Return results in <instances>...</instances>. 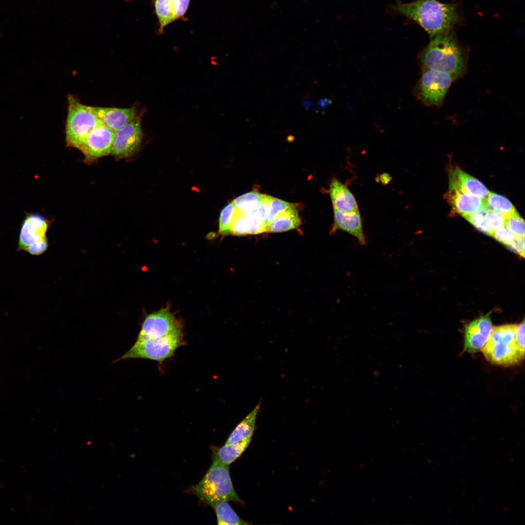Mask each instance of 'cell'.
Wrapping results in <instances>:
<instances>
[{"mask_svg":"<svg viewBox=\"0 0 525 525\" xmlns=\"http://www.w3.org/2000/svg\"><path fill=\"white\" fill-rule=\"evenodd\" d=\"M490 236L506 245L511 243L515 239L512 233L505 225L493 230Z\"/></svg>","mask_w":525,"mask_h":525,"instance_id":"obj_32","label":"cell"},{"mask_svg":"<svg viewBox=\"0 0 525 525\" xmlns=\"http://www.w3.org/2000/svg\"><path fill=\"white\" fill-rule=\"evenodd\" d=\"M424 70L449 74L455 79L463 75L467 67V53L451 31L437 35L420 52Z\"/></svg>","mask_w":525,"mask_h":525,"instance_id":"obj_2","label":"cell"},{"mask_svg":"<svg viewBox=\"0 0 525 525\" xmlns=\"http://www.w3.org/2000/svg\"><path fill=\"white\" fill-rule=\"evenodd\" d=\"M295 206H296L295 204L272 197L268 208L267 219L268 227L279 214L288 208Z\"/></svg>","mask_w":525,"mask_h":525,"instance_id":"obj_28","label":"cell"},{"mask_svg":"<svg viewBox=\"0 0 525 525\" xmlns=\"http://www.w3.org/2000/svg\"><path fill=\"white\" fill-rule=\"evenodd\" d=\"M183 344L180 326L165 336L152 339L137 340L124 355L116 360L143 358L162 362L171 357Z\"/></svg>","mask_w":525,"mask_h":525,"instance_id":"obj_6","label":"cell"},{"mask_svg":"<svg viewBox=\"0 0 525 525\" xmlns=\"http://www.w3.org/2000/svg\"><path fill=\"white\" fill-rule=\"evenodd\" d=\"M380 179L383 184H386L391 180V177L389 174L383 173L380 175Z\"/></svg>","mask_w":525,"mask_h":525,"instance_id":"obj_36","label":"cell"},{"mask_svg":"<svg viewBox=\"0 0 525 525\" xmlns=\"http://www.w3.org/2000/svg\"><path fill=\"white\" fill-rule=\"evenodd\" d=\"M517 324H506L493 328L482 349L486 359L492 364L509 367L522 362L525 353L515 342Z\"/></svg>","mask_w":525,"mask_h":525,"instance_id":"obj_4","label":"cell"},{"mask_svg":"<svg viewBox=\"0 0 525 525\" xmlns=\"http://www.w3.org/2000/svg\"><path fill=\"white\" fill-rule=\"evenodd\" d=\"M249 436L242 441L225 444L219 448H213V458L221 463L229 465L238 458L249 445L251 438Z\"/></svg>","mask_w":525,"mask_h":525,"instance_id":"obj_18","label":"cell"},{"mask_svg":"<svg viewBox=\"0 0 525 525\" xmlns=\"http://www.w3.org/2000/svg\"><path fill=\"white\" fill-rule=\"evenodd\" d=\"M489 209L485 207L477 211L464 217L468 221L479 231L490 236L491 232L487 227L486 221Z\"/></svg>","mask_w":525,"mask_h":525,"instance_id":"obj_27","label":"cell"},{"mask_svg":"<svg viewBox=\"0 0 525 525\" xmlns=\"http://www.w3.org/2000/svg\"><path fill=\"white\" fill-rule=\"evenodd\" d=\"M115 132L101 121L89 133L80 149L88 161L111 153Z\"/></svg>","mask_w":525,"mask_h":525,"instance_id":"obj_9","label":"cell"},{"mask_svg":"<svg viewBox=\"0 0 525 525\" xmlns=\"http://www.w3.org/2000/svg\"><path fill=\"white\" fill-rule=\"evenodd\" d=\"M449 188L484 199H486L489 192L482 182L458 167H454L449 171Z\"/></svg>","mask_w":525,"mask_h":525,"instance_id":"obj_14","label":"cell"},{"mask_svg":"<svg viewBox=\"0 0 525 525\" xmlns=\"http://www.w3.org/2000/svg\"><path fill=\"white\" fill-rule=\"evenodd\" d=\"M259 402L254 409L235 427L230 434L225 444L236 443L252 436L257 414L260 410Z\"/></svg>","mask_w":525,"mask_h":525,"instance_id":"obj_20","label":"cell"},{"mask_svg":"<svg viewBox=\"0 0 525 525\" xmlns=\"http://www.w3.org/2000/svg\"><path fill=\"white\" fill-rule=\"evenodd\" d=\"M300 224V218L295 206L279 214L268 225L267 232L286 231L298 228Z\"/></svg>","mask_w":525,"mask_h":525,"instance_id":"obj_19","label":"cell"},{"mask_svg":"<svg viewBox=\"0 0 525 525\" xmlns=\"http://www.w3.org/2000/svg\"><path fill=\"white\" fill-rule=\"evenodd\" d=\"M455 79L447 73L424 70L414 90V94L425 105L439 106Z\"/></svg>","mask_w":525,"mask_h":525,"instance_id":"obj_7","label":"cell"},{"mask_svg":"<svg viewBox=\"0 0 525 525\" xmlns=\"http://www.w3.org/2000/svg\"><path fill=\"white\" fill-rule=\"evenodd\" d=\"M188 490L203 503L211 507L221 501L244 504L236 492L229 473V465L215 460L202 479Z\"/></svg>","mask_w":525,"mask_h":525,"instance_id":"obj_3","label":"cell"},{"mask_svg":"<svg viewBox=\"0 0 525 525\" xmlns=\"http://www.w3.org/2000/svg\"><path fill=\"white\" fill-rule=\"evenodd\" d=\"M389 12L415 22L431 38L451 31L462 19L459 5L438 0H415L403 3L398 0L388 6Z\"/></svg>","mask_w":525,"mask_h":525,"instance_id":"obj_1","label":"cell"},{"mask_svg":"<svg viewBox=\"0 0 525 525\" xmlns=\"http://www.w3.org/2000/svg\"><path fill=\"white\" fill-rule=\"evenodd\" d=\"M212 507L215 511L218 525L249 524L238 516L227 501L219 502Z\"/></svg>","mask_w":525,"mask_h":525,"instance_id":"obj_21","label":"cell"},{"mask_svg":"<svg viewBox=\"0 0 525 525\" xmlns=\"http://www.w3.org/2000/svg\"><path fill=\"white\" fill-rule=\"evenodd\" d=\"M493 329L489 314L481 316L468 324L465 327L463 350L476 352L482 350Z\"/></svg>","mask_w":525,"mask_h":525,"instance_id":"obj_11","label":"cell"},{"mask_svg":"<svg viewBox=\"0 0 525 525\" xmlns=\"http://www.w3.org/2000/svg\"><path fill=\"white\" fill-rule=\"evenodd\" d=\"M230 233L236 235L248 234L246 215L239 210L231 224L230 228Z\"/></svg>","mask_w":525,"mask_h":525,"instance_id":"obj_30","label":"cell"},{"mask_svg":"<svg viewBox=\"0 0 525 525\" xmlns=\"http://www.w3.org/2000/svg\"><path fill=\"white\" fill-rule=\"evenodd\" d=\"M486 201L489 209L499 212L504 215L506 218L516 211L515 207L509 200L496 193L489 192Z\"/></svg>","mask_w":525,"mask_h":525,"instance_id":"obj_24","label":"cell"},{"mask_svg":"<svg viewBox=\"0 0 525 525\" xmlns=\"http://www.w3.org/2000/svg\"><path fill=\"white\" fill-rule=\"evenodd\" d=\"M100 122L92 106L81 103L71 94L68 96L65 131L68 145L80 149L89 133Z\"/></svg>","mask_w":525,"mask_h":525,"instance_id":"obj_5","label":"cell"},{"mask_svg":"<svg viewBox=\"0 0 525 525\" xmlns=\"http://www.w3.org/2000/svg\"><path fill=\"white\" fill-rule=\"evenodd\" d=\"M264 195L256 192H250L238 196L233 202L239 211L247 215L256 209Z\"/></svg>","mask_w":525,"mask_h":525,"instance_id":"obj_23","label":"cell"},{"mask_svg":"<svg viewBox=\"0 0 525 525\" xmlns=\"http://www.w3.org/2000/svg\"><path fill=\"white\" fill-rule=\"evenodd\" d=\"M525 238L522 239H514V241L507 246L514 252L519 254L521 257L525 256Z\"/></svg>","mask_w":525,"mask_h":525,"instance_id":"obj_35","label":"cell"},{"mask_svg":"<svg viewBox=\"0 0 525 525\" xmlns=\"http://www.w3.org/2000/svg\"><path fill=\"white\" fill-rule=\"evenodd\" d=\"M246 215L248 234H257L268 231L267 223L259 218L253 211Z\"/></svg>","mask_w":525,"mask_h":525,"instance_id":"obj_29","label":"cell"},{"mask_svg":"<svg viewBox=\"0 0 525 525\" xmlns=\"http://www.w3.org/2000/svg\"><path fill=\"white\" fill-rule=\"evenodd\" d=\"M190 0H173L174 20L183 18L188 8Z\"/></svg>","mask_w":525,"mask_h":525,"instance_id":"obj_33","label":"cell"},{"mask_svg":"<svg viewBox=\"0 0 525 525\" xmlns=\"http://www.w3.org/2000/svg\"><path fill=\"white\" fill-rule=\"evenodd\" d=\"M92 107L100 120L115 132L130 122L137 115L135 106L129 108Z\"/></svg>","mask_w":525,"mask_h":525,"instance_id":"obj_15","label":"cell"},{"mask_svg":"<svg viewBox=\"0 0 525 525\" xmlns=\"http://www.w3.org/2000/svg\"><path fill=\"white\" fill-rule=\"evenodd\" d=\"M141 116L137 114L130 122L115 132L111 154L118 158L134 155L140 148L142 138Z\"/></svg>","mask_w":525,"mask_h":525,"instance_id":"obj_8","label":"cell"},{"mask_svg":"<svg viewBox=\"0 0 525 525\" xmlns=\"http://www.w3.org/2000/svg\"><path fill=\"white\" fill-rule=\"evenodd\" d=\"M446 198L455 212L464 217L487 206L486 199L449 188Z\"/></svg>","mask_w":525,"mask_h":525,"instance_id":"obj_16","label":"cell"},{"mask_svg":"<svg viewBox=\"0 0 525 525\" xmlns=\"http://www.w3.org/2000/svg\"><path fill=\"white\" fill-rule=\"evenodd\" d=\"M505 225L515 239L525 238V222L517 211L506 218Z\"/></svg>","mask_w":525,"mask_h":525,"instance_id":"obj_26","label":"cell"},{"mask_svg":"<svg viewBox=\"0 0 525 525\" xmlns=\"http://www.w3.org/2000/svg\"><path fill=\"white\" fill-rule=\"evenodd\" d=\"M179 326L174 315L167 308H163L146 317L137 340L160 337Z\"/></svg>","mask_w":525,"mask_h":525,"instance_id":"obj_10","label":"cell"},{"mask_svg":"<svg viewBox=\"0 0 525 525\" xmlns=\"http://www.w3.org/2000/svg\"><path fill=\"white\" fill-rule=\"evenodd\" d=\"M155 10L158 18V32L163 33L165 27L175 21L173 11V0H155Z\"/></svg>","mask_w":525,"mask_h":525,"instance_id":"obj_22","label":"cell"},{"mask_svg":"<svg viewBox=\"0 0 525 525\" xmlns=\"http://www.w3.org/2000/svg\"><path fill=\"white\" fill-rule=\"evenodd\" d=\"M238 211L233 202L222 209L219 219V231L221 234H230L231 224Z\"/></svg>","mask_w":525,"mask_h":525,"instance_id":"obj_25","label":"cell"},{"mask_svg":"<svg viewBox=\"0 0 525 525\" xmlns=\"http://www.w3.org/2000/svg\"><path fill=\"white\" fill-rule=\"evenodd\" d=\"M506 217L502 213L489 209L486 218V225L491 232L505 225ZM491 235V234H490Z\"/></svg>","mask_w":525,"mask_h":525,"instance_id":"obj_31","label":"cell"},{"mask_svg":"<svg viewBox=\"0 0 525 525\" xmlns=\"http://www.w3.org/2000/svg\"><path fill=\"white\" fill-rule=\"evenodd\" d=\"M48 224L41 215L30 213L25 217L21 225L18 249L26 251L30 246L47 240Z\"/></svg>","mask_w":525,"mask_h":525,"instance_id":"obj_12","label":"cell"},{"mask_svg":"<svg viewBox=\"0 0 525 525\" xmlns=\"http://www.w3.org/2000/svg\"><path fill=\"white\" fill-rule=\"evenodd\" d=\"M515 342L518 349L525 353V321L517 324Z\"/></svg>","mask_w":525,"mask_h":525,"instance_id":"obj_34","label":"cell"},{"mask_svg":"<svg viewBox=\"0 0 525 525\" xmlns=\"http://www.w3.org/2000/svg\"><path fill=\"white\" fill-rule=\"evenodd\" d=\"M334 224L333 232L342 230L354 236L361 245H365L367 240L365 236L361 216L359 210L345 212L333 208Z\"/></svg>","mask_w":525,"mask_h":525,"instance_id":"obj_13","label":"cell"},{"mask_svg":"<svg viewBox=\"0 0 525 525\" xmlns=\"http://www.w3.org/2000/svg\"><path fill=\"white\" fill-rule=\"evenodd\" d=\"M329 191L334 209L345 212L358 210L356 200L352 193L336 178L332 180Z\"/></svg>","mask_w":525,"mask_h":525,"instance_id":"obj_17","label":"cell"}]
</instances>
